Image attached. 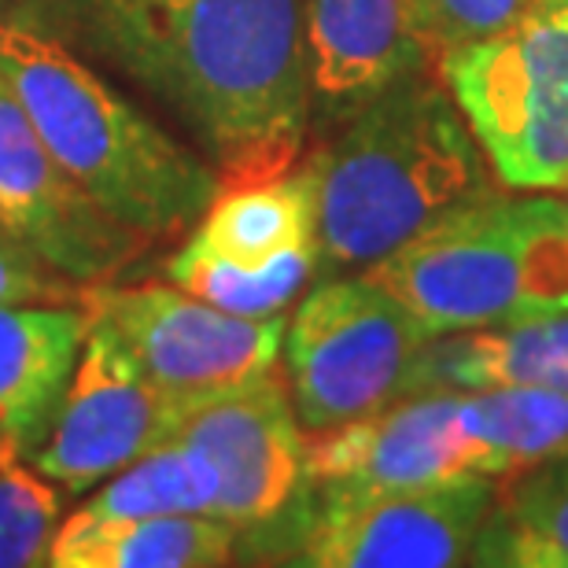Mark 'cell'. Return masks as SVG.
I'll return each mask as SVG.
<instances>
[{
    "label": "cell",
    "instance_id": "1",
    "mask_svg": "<svg viewBox=\"0 0 568 568\" xmlns=\"http://www.w3.org/2000/svg\"><path fill=\"white\" fill-rule=\"evenodd\" d=\"M89 52L170 108L222 189L292 174L314 126L306 0H63Z\"/></svg>",
    "mask_w": 568,
    "mask_h": 568
},
{
    "label": "cell",
    "instance_id": "2",
    "mask_svg": "<svg viewBox=\"0 0 568 568\" xmlns=\"http://www.w3.org/2000/svg\"><path fill=\"white\" fill-rule=\"evenodd\" d=\"M317 266L355 274L503 189L436 71L410 74L339 122L311 159Z\"/></svg>",
    "mask_w": 568,
    "mask_h": 568
},
{
    "label": "cell",
    "instance_id": "3",
    "mask_svg": "<svg viewBox=\"0 0 568 568\" xmlns=\"http://www.w3.org/2000/svg\"><path fill=\"white\" fill-rule=\"evenodd\" d=\"M0 78L67 178L144 241L192 230L222 178L78 55L22 19L0 27Z\"/></svg>",
    "mask_w": 568,
    "mask_h": 568
},
{
    "label": "cell",
    "instance_id": "4",
    "mask_svg": "<svg viewBox=\"0 0 568 568\" xmlns=\"http://www.w3.org/2000/svg\"><path fill=\"white\" fill-rule=\"evenodd\" d=\"M366 274L432 336L568 311V200L498 189Z\"/></svg>",
    "mask_w": 568,
    "mask_h": 568
},
{
    "label": "cell",
    "instance_id": "5",
    "mask_svg": "<svg viewBox=\"0 0 568 568\" xmlns=\"http://www.w3.org/2000/svg\"><path fill=\"white\" fill-rule=\"evenodd\" d=\"M436 74L506 189H568V0H531Z\"/></svg>",
    "mask_w": 568,
    "mask_h": 568
},
{
    "label": "cell",
    "instance_id": "6",
    "mask_svg": "<svg viewBox=\"0 0 568 568\" xmlns=\"http://www.w3.org/2000/svg\"><path fill=\"white\" fill-rule=\"evenodd\" d=\"M432 333L366 270L333 274L284 328V384L306 436L377 414L410 395Z\"/></svg>",
    "mask_w": 568,
    "mask_h": 568
},
{
    "label": "cell",
    "instance_id": "7",
    "mask_svg": "<svg viewBox=\"0 0 568 568\" xmlns=\"http://www.w3.org/2000/svg\"><path fill=\"white\" fill-rule=\"evenodd\" d=\"M322 487L295 565L311 568H454L473 565L495 514V476H454L422 487Z\"/></svg>",
    "mask_w": 568,
    "mask_h": 568
},
{
    "label": "cell",
    "instance_id": "8",
    "mask_svg": "<svg viewBox=\"0 0 568 568\" xmlns=\"http://www.w3.org/2000/svg\"><path fill=\"white\" fill-rule=\"evenodd\" d=\"M85 311L89 322L115 333L144 377L178 399H200L277 369L288 328L281 314L241 317L178 284L93 288Z\"/></svg>",
    "mask_w": 568,
    "mask_h": 568
},
{
    "label": "cell",
    "instance_id": "9",
    "mask_svg": "<svg viewBox=\"0 0 568 568\" xmlns=\"http://www.w3.org/2000/svg\"><path fill=\"white\" fill-rule=\"evenodd\" d=\"M181 406L185 399L144 377L111 328L89 322L82 358L33 465L60 491L82 495L174 439Z\"/></svg>",
    "mask_w": 568,
    "mask_h": 568
},
{
    "label": "cell",
    "instance_id": "10",
    "mask_svg": "<svg viewBox=\"0 0 568 568\" xmlns=\"http://www.w3.org/2000/svg\"><path fill=\"white\" fill-rule=\"evenodd\" d=\"M174 439L189 443L214 469V514L236 528L274 520L306 480V432L277 369L185 399Z\"/></svg>",
    "mask_w": 568,
    "mask_h": 568
},
{
    "label": "cell",
    "instance_id": "11",
    "mask_svg": "<svg viewBox=\"0 0 568 568\" xmlns=\"http://www.w3.org/2000/svg\"><path fill=\"white\" fill-rule=\"evenodd\" d=\"M0 230L71 281H104L148 244L67 178L0 78Z\"/></svg>",
    "mask_w": 568,
    "mask_h": 568
},
{
    "label": "cell",
    "instance_id": "12",
    "mask_svg": "<svg viewBox=\"0 0 568 568\" xmlns=\"http://www.w3.org/2000/svg\"><path fill=\"white\" fill-rule=\"evenodd\" d=\"M454 476L506 480L503 458L462 425L458 392L403 395L377 414L306 436V480L328 487H422Z\"/></svg>",
    "mask_w": 568,
    "mask_h": 568
},
{
    "label": "cell",
    "instance_id": "13",
    "mask_svg": "<svg viewBox=\"0 0 568 568\" xmlns=\"http://www.w3.org/2000/svg\"><path fill=\"white\" fill-rule=\"evenodd\" d=\"M314 122L339 126L410 74L432 71L410 0H306Z\"/></svg>",
    "mask_w": 568,
    "mask_h": 568
},
{
    "label": "cell",
    "instance_id": "14",
    "mask_svg": "<svg viewBox=\"0 0 568 568\" xmlns=\"http://www.w3.org/2000/svg\"><path fill=\"white\" fill-rule=\"evenodd\" d=\"M85 336V306H0V436L16 458H30L49 436Z\"/></svg>",
    "mask_w": 568,
    "mask_h": 568
},
{
    "label": "cell",
    "instance_id": "15",
    "mask_svg": "<svg viewBox=\"0 0 568 568\" xmlns=\"http://www.w3.org/2000/svg\"><path fill=\"white\" fill-rule=\"evenodd\" d=\"M480 388L568 392V311L432 336L414 366L410 395Z\"/></svg>",
    "mask_w": 568,
    "mask_h": 568
},
{
    "label": "cell",
    "instance_id": "16",
    "mask_svg": "<svg viewBox=\"0 0 568 568\" xmlns=\"http://www.w3.org/2000/svg\"><path fill=\"white\" fill-rule=\"evenodd\" d=\"M306 244H317V181L311 163L274 181L222 189L185 247L236 270H266Z\"/></svg>",
    "mask_w": 568,
    "mask_h": 568
},
{
    "label": "cell",
    "instance_id": "17",
    "mask_svg": "<svg viewBox=\"0 0 568 568\" xmlns=\"http://www.w3.org/2000/svg\"><path fill=\"white\" fill-rule=\"evenodd\" d=\"M236 558V525L214 514H170L119 525H60L55 568H214Z\"/></svg>",
    "mask_w": 568,
    "mask_h": 568
},
{
    "label": "cell",
    "instance_id": "18",
    "mask_svg": "<svg viewBox=\"0 0 568 568\" xmlns=\"http://www.w3.org/2000/svg\"><path fill=\"white\" fill-rule=\"evenodd\" d=\"M473 565L568 568V458L506 476L495 514L476 539Z\"/></svg>",
    "mask_w": 568,
    "mask_h": 568
},
{
    "label": "cell",
    "instance_id": "19",
    "mask_svg": "<svg viewBox=\"0 0 568 568\" xmlns=\"http://www.w3.org/2000/svg\"><path fill=\"white\" fill-rule=\"evenodd\" d=\"M219 476L189 443L166 439L144 458L130 462L111 476L67 525H119V520L170 517V514H214ZM219 517V514H214Z\"/></svg>",
    "mask_w": 568,
    "mask_h": 568
},
{
    "label": "cell",
    "instance_id": "20",
    "mask_svg": "<svg viewBox=\"0 0 568 568\" xmlns=\"http://www.w3.org/2000/svg\"><path fill=\"white\" fill-rule=\"evenodd\" d=\"M458 410L465 432L503 458L506 476L547 458H568V392H554V388L458 392Z\"/></svg>",
    "mask_w": 568,
    "mask_h": 568
},
{
    "label": "cell",
    "instance_id": "21",
    "mask_svg": "<svg viewBox=\"0 0 568 568\" xmlns=\"http://www.w3.org/2000/svg\"><path fill=\"white\" fill-rule=\"evenodd\" d=\"M317 270V244H306L300 252L277 258L266 270H236L219 258L196 255L189 247L166 263V277L200 300L241 317H277L300 300L306 281Z\"/></svg>",
    "mask_w": 568,
    "mask_h": 568
},
{
    "label": "cell",
    "instance_id": "22",
    "mask_svg": "<svg viewBox=\"0 0 568 568\" xmlns=\"http://www.w3.org/2000/svg\"><path fill=\"white\" fill-rule=\"evenodd\" d=\"M60 531V487L22 469L16 454L0 458V568L49 565Z\"/></svg>",
    "mask_w": 568,
    "mask_h": 568
},
{
    "label": "cell",
    "instance_id": "23",
    "mask_svg": "<svg viewBox=\"0 0 568 568\" xmlns=\"http://www.w3.org/2000/svg\"><path fill=\"white\" fill-rule=\"evenodd\" d=\"M528 4L531 0H410V11L436 71L450 52L506 30Z\"/></svg>",
    "mask_w": 568,
    "mask_h": 568
},
{
    "label": "cell",
    "instance_id": "24",
    "mask_svg": "<svg viewBox=\"0 0 568 568\" xmlns=\"http://www.w3.org/2000/svg\"><path fill=\"white\" fill-rule=\"evenodd\" d=\"M71 277L41 263L27 244L0 230V306L16 303H67L71 300Z\"/></svg>",
    "mask_w": 568,
    "mask_h": 568
},
{
    "label": "cell",
    "instance_id": "25",
    "mask_svg": "<svg viewBox=\"0 0 568 568\" xmlns=\"http://www.w3.org/2000/svg\"><path fill=\"white\" fill-rule=\"evenodd\" d=\"M4 454H11V447H8V439L0 436V458H4Z\"/></svg>",
    "mask_w": 568,
    "mask_h": 568
},
{
    "label": "cell",
    "instance_id": "26",
    "mask_svg": "<svg viewBox=\"0 0 568 568\" xmlns=\"http://www.w3.org/2000/svg\"><path fill=\"white\" fill-rule=\"evenodd\" d=\"M565 200H568V189H565Z\"/></svg>",
    "mask_w": 568,
    "mask_h": 568
}]
</instances>
